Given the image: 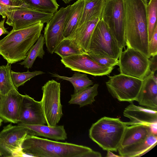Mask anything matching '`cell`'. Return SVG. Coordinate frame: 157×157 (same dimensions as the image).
<instances>
[{
  "label": "cell",
  "mask_w": 157,
  "mask_h": 157,
  "mask_svg": "<svg viewBox=\"0 0 157 157\" xmlns=\"http://www.w3.org/2000/svg\"><path fill=\"white\" fill-rule=\"evenodd\" d=\"M126 45L138 50L148 58L147 0H124Z\"/></svg>",
  "instance_id": "6da1fadb"
},
{
  "label": "cell",
  "mask_w": 157,
  "mask_h": 157,
  "mask_svg": "<svg viewBox=\"0 0 157 157\" xmlns=\"http://www.w3.org/2000/svg\"><path fill=\"white\" fill-rule=\"evenodd\" d=\"M44 25L39 22L25 28L12 29L0 40V55L10 64L24 60L39 38Z\"/></svg>",
  "instance_id": "7a4b0ae2"
},
{
  "label": "cell",
  "mask_w": 157,
  "mask_h": 157,
  "mask_svg": "<svg viewBox=\"0 0 157 157\" xmlns=\"http://www.w3.org/2000/svg\"><path fill=\"white\" fill-rule=\"evenodd\" d=\"M23 151L32 156L86 157L92 149L88 147L62 142L27 134L21 145Z\"/></svg>",
  "instance_id": "3957f363"
},
{
  "label": "cell",
  "mask_w": 157,
  "mask_h": 157,
  "mask_svg": "<svg viewBox=\"0 0 157 157\" xmlns=\"http://www.w3.org/2000/svg\"><path fill=\"white\" fill-rule=\"evenodd\" d=\"M127 126L119 118L104 117L92 124L89 137L103 150L117 151Z\"/></svg>",
  "instance_id": "277c9868"
},
{
  "label": "cell",
  "mask_w": 157,
  "mask_h": 157,
  "mask_svg": "<svg viewBox=\"0 0 157 157\" xmlns=\"http://www.w3.org/2000/svg\"><path fill=\"white\" fill-rule=\"evenodd\" d=\"M101 19L108 26L120 48L126 46L124 0H105Z\"/></svg>",
  "instance_id": "5b68a950"
},
{
  "label": "cell",
  "mask_w": 157,
  "mask_h": 157,
  "mask_svg": "<svg viewBox=\"0 0 157 157\" xmlns=\"http://www.w3.org/2000/svg\"><path fill=\"white\" fill-rule=\"evenodd\" d=\"M122 51L107 25L100 19L91 36L87 53L118 59Z\"/></svg>",
  "instance_id": "8992f818"
},
{
  "label": "cell",
  "mask_w": 157,
  "mask_h": 157,
  "mask_svg": "<svg viewBox=\"0 0 157 157\" xmlns=\"http://www.w3.org/2000/svg\"><path fill=\"white\" fill-rule=\"evenodd\" d=\"M43 95L40 101L47 125H57L62 117V105L60 101V84L49 80L42 87Z\"/></svg>",
  "instance_id": "52a82bcc"
},
{
  "label": "cell",
  "mask_w": 157,
  "mask_h": 157,
  "mask_svg": "<svg viewBox=\"0 0 157 157\" xmlns=\"http://www.w3.org/2000/svg\"><path fill=\"white\" fill-rule=\"evenodd\" d=\"M108 77L106 85L113 98L120 101H136L143 80L121 73Z\"/></svg>",
  "instance_id": "ba28073f"
},
{
  "label": "cell",
  "mask_w": 157,
  "mask_h": 157,
  "mask_svg": "<svg viewBox=\"0 0 157 157\" xmlns=\"http://www.w3.org/2000/svg\"><path fill=\"white\" fill-rule=\"evenodd\" d=\"M119 58L121 74L143 80L151 72L149 58L138 50L127 47Z\"/></svg>",
  "instance_id": "9c48e42d"
},
{
  "label": "cell",
  "mask_w": 157,
  "mask_h": 157,
  "mask_svg": "<svg viewBox=\"0 0 157 157\" xmlns=\"http://www.w3.org/2000/svg\"><path fill=\"white\" fill-rule=\"evenodd\" d=\"M54 13L42 12L25 6L13 7L6 14V23L13 30L25 28L37 23H47Z\"/></svg>",
  "instance_id": "30bf717a"
},
{
  "label": "cell",
  "mask_w": 157,
  "mask_h": 157,
  "mask_svg": "<svg viewBox=\"0 0 157 157\" xmlns=\"http://www.w3.org/2000/svg\"><path fill=\"white\" fill-rule=\"evenodd\" d=\"M71 5L62 7L54 13L44 28L43 35L48 51L52 54L57 46L65 38V25L70 13Z\"/></svg>",
  "instance_id": "8fae6325"
},
{
  "label": "cell",
  "mask_w": 157,
  "mask_h": 157,
  "mask_svg": "<svg viewBox=\"0 0 157 157\" xmlns=\"http://www.w3.org/2000/svg\"><path fill=\"white\" fill-rule=\"evenodd\" d=\"M27 134L26 128L18 124L13 125L11 123L4 127L0 132V151L2 156L15 157L22 149V143Z\"/></svg>",
  "instance_id": "7c38bea8"
},
{
  "label": "cell",
  "mask_w": 157,
  "mask_h": 157,
  "mask_svg": "<svg viewBox=\"0 0 157 157\" xmlns=\"http://www.w3.org/2000/svg\"><path fill=\"white\" fill-rule=\"evenodd\" d=\"M61 63L71 70L94 76L109 75L114 67H108L98 64L87 53L76 54L63 57Z\"/></svg>",
  "instance_id": "4fadbf2b"
},
{
  "label": "cell",
  "mask_w": 157,
  "mask_h": 157,
  "mask_svg": "<svg viewBox=\"0 0 157 157\" xmlns=\"http://www.w3.org/2000/svg\"><path fill=\"white\" fill-rule=\"evenodd\" d=\"M123 115L130 121L125 122L128 126L144 124L149 127L152 133L157 135V111L138 106L131 102L125 108Z\"/></svg>",
  "instance_id": "5bb4252c"
},
{
  "label": "cell",
  "mask_w": 157,
  "mask_h": 157,
  "mask_svg": "<svg viewBox=\"0 0 157 157\" xmlns=\"http://www.w3.org/2000/svg\"><path fill=\"white\" fill-rule=\"evenodd\" d=\"M13 88L2 95L0 100V118L4 122L13 124L19 122L23 95Z\"/></svg>",
  "instance_id": "9a60e30c"
},
{
  "label": "cell",
  "mask_w": 157,
  "mask_h": 157,
  "mask_svg": "<svg viewBox=\"0 0 157 157\" xmlns=\"http://www.w3.org/2000/svg\"><path fill=\"white\" fill-rule=\"evenodd\" d=\"M19 123L31 125L46 124L40 101L27 94L23 95Z\"/></svg>",
  "instance_id": "2e32d148"
},
{
  "label": "cell",
  "mask_w": 157,
  "mask_h": 157,
  "mask_svg": "<svg viewBox=\"0 0 157 157\" xmlns=\"http://www.w3.org/2000/svg\"><path fill=\"white\" fill-rule=\"evenodd\" d=\"M136 101L146 108L157 110V78L151 72L143 79Z\"/></svg>",
  "instance_id": "e0dca14e"
},
{
  "label": "cell",
  "mask_w": 157,
  "mask_h": 157,
  "mask_svg": "<svg viewBox=\"0 0 157 157\" xmlns=\"http://www.w3.org/2000/svg\"><path fill=\"white\" fill-rule=\"evenodd\" d=\"M21 125L27 130L28 134L36 136H42L58 141L64 140L67 138V135L62 125H56L54 127L41 124H27L21 123Z\"/></svg>",
  "instance_id": "ac0fdd59"
},
{
  "label": "cell",
  "mask_w": 157,
  "mask_h": 157,
  "mask_svg": "<svg viewBox=\"0 0 157 157\" xmlns=\"http://www.w3.org/2000/svg\"><path fill=\"white\" fill-rule=\"evenodd\" d=\"M157 143V135L151 133L144 140L126 147L119 148L118 151L121 157H140L152 149Z\"/></svg>",
  "instance_id": "d6986e66"
},
{
  "label": "cell",
  "mask_w": 157,
  "mask_h": 157,
  "mask_svg": "<svg viewBox=\"0 0 157 157\" xmlns=\"http://www.w3.org/2000/svg\"><path fill=\"white\" fill-rule=\"evenodd\" d=\"M151 133H153L151 128L145 125L127 126L119 148L126 147L143 141Z\"/></svg>",
  "instance_id": "ffe728a7"
},
{
  "label": "cell",
  "mask_w": 157,
  "mask_h": 157,
  "mask_svg": "<svg viewBox=\"0 0 157 157\" xmlns=\"http://www.w3.org/2000/svg\"><path fill=\"white\" fill-rule=\"evenodd\" d=\"M84 1L82 14L76 29L89 21L97 18H101L105 0Z\"/></svg>",
  "instance_id": "44dd1931"
},
{
  "label": "cell",
  "mask_w": 157,
  "mask_h": 157,
  "mask_svg": "<svg viewBox=\"0 0 157 157\" xmlns=\"http://www.w3.org/2000/svg\"><path fill=\"white\" fill-rule=\"evenodd\" d=\"M84 0H78L71 5V10L66 22L63 32L65 38H67L76 29L82 16Z\"/></svg>",
  "instance_id": "7402d4cb"
},
{
  "label": "cell",
  "mask_w": 157,
  "mask_h": 157,
  "mask_svg": "<svg viewBox=\"0 0 157 157\" xmlns=\"http://www.w3.org/2000/svg\"><path fill=\"white\" fill-rule=\"evenodd\" d=\"M98 84L96 83L92 86L71 95V99L68 103L70 104L78 105L80 108L92 104L95 101L94 98L98 94Z\"/></svg>",
  "instance_id": "603a6c76"
},
{
  "label": "cell",
  "mask_w": 157,
  "mask_h": 157,
  "mask_svg": "<svg viewBox=\"0 0 157 157\" xmlns=\"http://www.w3.org/2000/svg\"><path fill=\"white\" fill-rule=\"evenodd\" d=\"M52 76L59 79H62L70 82L74 88V93L93 85L94 82L88 77L87 74L75 72L71 77L61 76L57 74H52Z\"/></svg>",
  "instance_id": "cb8c5ba5"
},
{
  "label": "cell",
  "mask_w": 157,
  "mask_h": 157,
  "mask_svg": "<svg viewBox=\"0 0 157 157\" xmlns=\"http://www.w3.org/2000/svg\"><path fill=\"white\" fill-rule=\"evenodd\" d=\"M44 39L43 35L41 34L36 44L29 51L26 58L22 62L19 63L23 65L25 68H31L36 58L43 59L45 54L44 50Z\"/></svg>",
  "instance_id": "d4e9b609"
},
{
  "label": "cell",
  "mask_w": 157,
  "mask_h": 157,
  "mask_svg": "<svg viewBox=\"0 0 157 157\" xmlns=\"http://www.w3.org/2000/svg\"><path fill=\"white\" fill-rule=\"evenodd\" d=\"M24 6L42 12L54 13L59 6L56 0H23Z\"/></svg>",
  "instance_id": "484cf974"
},
{
  "label": "cell",
  "mask_w": 157,
  "mask_h": 157,
  "mask_svg": "<svg viewBox=\"0 0 157 157\" xmlns=\"http://www.w3.org/2000/svg\"><path fill=\"white\" fill-rule=\"evenodd\" d=\"M11 71V66L9 63L0 66V91L2 95L16 88L12 81Z\"/></svg>",
  "instance_id": "4316f807"
},
{
  "label": "cell",
  "mask_w": 157,
  "mask_h": 157,
  "mask_svg": "<svg viewBox=\"0 0 157 157\" xmlns=\"http://www.w3.org/2000/svg\"><path fill=\"white\" fill-rule=\"evenodd\" d=\"M157 0H149L147 6V17L149 41L157 26Z\"/></svg>",
  "instance_id": "83f0119b"
},
{
  "label": "cell",
  "mask_w": 157,
  "mask_h": 157,
  "mask_svg": "<svg viewBox=\"0 0 157 157\" xmlns=\"http://www.w3.org/2000/svg\"><path fill=\"white\" fill-rule=\"evenodd\" d=\"M54 52L61 58L71 55L84 54L71 44L70 40L64 38L57 46Z\"/></svg>",
  "instance_id": "f1b7e54d"
},
{
  "label": "cell",
  "mask_w": 157,
  "mask_h": 157,
  "mask_svg": "<svg viewBox=\"0 0 157 157\" xmlns=\"http://www.w3.org/2000/svg\"><path fill=\"white\" fill-rule=\"evenodd\" d=\"M10 73L13 83L17 89L19 86L23 85L32 78L44 73V72L40 71L30 72L28 70L23 72H17L11 70Z\"/></svg>",
  "instance_id": "f546056e"
},
{
  "label": "cell",
  "mask_w": 157,
  "mask_h": 157,
  "mask_svg": "<svg viewBox=\"0 0 157 157\" xmlns=\"http://www.w3.org/2000/svg\"><path fill=\"white\" fill-rule=\"evenodd\" d=\"M90 58L99 64L108 67H114L118 65V60L109 57L87 53Z\"/></svg>",
  "instance_id": "4dcf8cb0"
},
{
  "label": "cell",
  "mask_w": 157,
  "mask_h": 157,
  "mask_svg": "<svg viewBox=\"0 0 157 157\" xmlns=\"http://www.w3.org/2000/svg\"><path fill=\"white\" fill-rule=\"evenodd\" d=\"M148 51L150 57L157 55V26L148 42Z\"/></svg>",
  "instance_id": "1f68e13d"
},
{
  "label": "cell",
  "mask_w": 157,
  "mask_h": 157,
  "mask_svg": "<svg viewBox=\"0 0 157 157\" xmlns=\"http://www.w3.org/2000/svg\"><path fill=\"white\" fill-rule=\"evenodd\" d=\"M0 3L11 7L24 6L23 0H0Z\"/></svg>",
  "instance_id": "d6a6232c"
},
{
  "label": "cell",
  "mask_w": 157,
  "mask_h": 157,
  "mask_svg": "<svg viewBox=\"0 0 157 157\" xmlns=\"http://www.w3.org/2000/svg\"><path fill=\"white\" fill-rule=\"evenodd\" d=\"M157 55H156L151 56L152 58L149 59L151 72L154 73H155L157 69Z\"/></svg>",
  "instance_id": "836d02e7"
},
{
  "label": "cell",
  "mask_w": 157,
  "mask_h": 157,
  "mask_svg": "<svg viewBox=\"0 0 157 157\" xmlns=\"http://www.w3.org/2000/svg\"><path fill=\"white\" fill-rule=\"evenodd\" d=\"M13 7L6 6L0 3V15L3 18H6L7 12L11 10Z\"/></svg>",
  "instance_id": "e575fe53"
},
{
  "label": "cell",
  "mask_w": 157,
  "mask_h": 157,
  "mask_svg": "<svg viewBox=\"0 0 157 157\" xmlns=\"http://www.w3.org/2000/svg\"><path fill=\"white\" fill-rule=\"evenodd\" d=\"M6 18L3 19L0 22V36L3 34H7L9 32L7 30V29L4 27V23L5 21Z\"/></svg>",
  "instance_id": "d590c367"
},
{
  "label": "cell",
  "mask_w": 157,
  "mask_h": 157,
  "mask_svg": "<svg viewBox=\"0 0 157 157\" xmlns=\"http://www.w3.org/2000/svg\"><path fill=\"white\" fill-rule=\"evenodd\" d=\"M107 151V157H121L120 155H115L110 151Z\"/></svg>",
  "instance_id": "8d00e7d4"
},
{
  "label": "cell",
  "mask_w": 157,
  "mask_h": 157,
  "mask_svg": "<svg viewBox=\"0 0 157 157\" xmlns=\"http://www.w3.org/2000/svg\"><path fill=\"white\" fill-rule=\"evenodd\" d=\"M63 1L66 4L69 3L72 0H61Z\"/></svg>",
  "instance_id": "74e56055"
},
{
  "label": "cell",
  "mask_w": 157,
  "mask_h": 157,
  "mask_svg": "<svg viewBox=\"0 0 157 157\" xmlns=\"http://www.w3.org/2000/svg\"><path fill=\"white\" fill-rule=\"evenodd\" d=\"M3 120L0 118V127L1 125Z\"/></svg>",
  "instance_id": "f35d334b"
},
{
  "label": "cell",
  "mask_w": 157,
  "mask_h": 157,
  "mask_svg": "<svg viewBox=\"0 0 157 157\" xmlns=\"http://www.w3.org/2000/svg\"><path fill=\"white\" fill-rule=\"evenodd\" d=\"M1 96H2V95L1 94V92H0V99H1Z\"/></svg>",
  "instance_id": "ab89813d"
},
{
  "label": "cell",
  "mask_w": 157,
  "mask_h": 157,
  "mask_svg": "<svg viewBox=\"0 0 157 157\" xmlns=\"http://www.w3.org/2000/svg\"><path fill=\"white\" fill-rule=\"evenodd\" d=\"M2 156V154L0 151V156Z\"/></svg>",
  "instance_id": "60d3db41"
}]
</instances>
